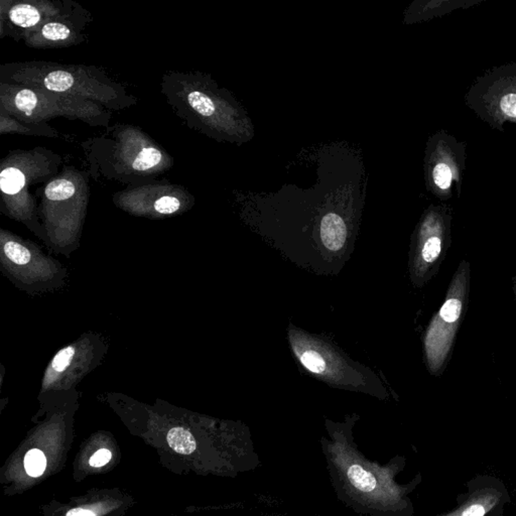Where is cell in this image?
Returning <instances> with one entry per match:
<instances>
[{
	"label": "cell",
	"instance_id": "1",
	"mask_svg": "<svg viewBox=\"0 0 516 516\" xmlns=\"http://www.w3.org/2000/svg\"><path fill=\"white\" fill-rule=\"evenodd\" d=\"M342 452H331L330 466L337 484L341 483L345 498L354 501L353 505L381 511L385 508L388 516H411L414 508L407 494L420 484L418 477L409 486L397 485L393 476L383 473V469L376 467L361 457L352 448H339Z\"/></svg>",
	"mask_w": 516,
	"mask_h": 516
},
{
	"label": "cell",
	"instance_id": "2",
	"mask_svg": "<svg viewBox=\"0 0 516 516\" xmlns=\"http://www.w3.org/2000/svg\"><path fill=\"white\" fill-rule=\"evenodd\" d=\"M0 270L18 290L29 296L61 290L69 275L66 266L37 243L4 229L0 230Z\"/></svg>",
	"mask_w": 516,
	"mask_h": 516
},
{
	"label": "cell",
	"instance_id": "3",
	"mask_svg": "<svg viewBox=\"0 0 516 516\" xmlns=\"http://www.w3.org/2000/svg\"><path fill=\"white\" fill-rule=\"evenodd\" d=\"M108 342L100 333H83L53 356L44 372L39 395L76 390L79 383L101 364Z\"/></svg>",
	"mask_w": 516,
	"mask_h": 516
},
{
	"label": "cell",
	"instance_id": "4",
	"mask_svg": "<svg viewBox=\"0 0 516 516\" xmlns=\"http://www.w3.org/2000/svg\"><path fill=\"white\" fill-rule=\"evenodd\" d=\"M510 494L501 479L479 475L467 483V490L457 498V505L437 516H504Z\"/></svg>",
	"mask_w": 516,
	"mask_h": 516
},
{
	"label": "cell",
	"instance_id": "5",
	"mask_svg": "<svg viewBox=\"0 0 516 516\" xmlns=\"http://www.w3.org/2000/svg\"><path fill=\"white\" fill-rule=\"evenodd\" d=\"M346 237V225L339 215L329 213L323 217L321 221V238L329 251H340L344 246Z\"/></svg>",
	"mask_w": 516,
	"mask_h": 516
},
{
	"label": "cell",
	"instance_id": "6",
	"mask_svg": "<svg viewBox=\"0 0 516 516\" xmlns=\"http://www.w3.org/2000/svg\"><path fill=\"white\" fill-rule=\"evenodd\" d=\"M166 441L173 451L183 455H190L197 448L196 439L193 435L182 427L172 428L168 430Z\"/></svg>",
	"mask_w": 516,
	"mask_h": 516
},
{
	"label": "cell",
	"instance_id": "7",
	"mask_svg": "<svg viewBox=\"0 0 516 516\" xmlns=\"http://www.w3.org/2000/svg\"><path fill=\"white\" fill-rule=\"evenodd\" d=\"M75 185L71 180L66 179L55 180L48 185L45 195L48 202L52 204V207L50 208H53L55 205H61V204L68 201L69 199L73 198V196L75 195ZM50 208H48V209H50Z\"/></svg>",
	"mask_w": 516,
	"mask_h": 516
},
{
	"label": "cell",
	"instance_id": "8",
	"mask_svg": "<svg viewBox=\"0 0 516 516\" xmlns=\"http://www.w3.org/2000/svg\"><path fill=\"white\" fill-rule=\"evenodd\" d=\"M25 184V173L18 168H4L0 173V188L6 196H16L22 191Z\"/></svg>",
	"mask_w": 516,
	"mask_h": 516
},
{
	"label": "cell",
	"instance_id": "9",
	"mask_svg": "<svg viewBox=\"0 0 516 516\" xmlns=\"http://www.w3.org/2000/svg\"><path fill=\"white\" fill-rule=\"evenodd\" d=\"M182 210V202L175 196L166 195L152 201L143 215L150 216H170Z\"/></svg>",
	"mask_w": 516,
	"mask_h": 516
},
{
	"label": "cell",
	"instance_id": "10",
	"mask_svg": "<svg viewBox=\"0 0 516 516\" xmlns=\"http://www.w3.org/2000/svg\"><path fill=\"white\" fill-rule=\"evenodd\" d=\"M9 20L20 27H32L41 20V13L29 4H18L9 11Z\"/></svg>",
	"mask_w": 516,
	"mask_h": 516
},
{
	"label": "cell",
	"instance_id": "11",
	"mask_svg": "<svg viewBox=\"0 0 516 516\" xmlns=\"http://www.w3.org/2000/svg\"><path fill=\"white\" fill-rule=\"evenodd\" d=\"M43 83L50 91L66 92L73 87L74 77L68 72L54 71L45 76Z\"/></svg>",
	"mask_w": 516,
	"mask_h": 516
},
{
	"label": "cell",
	"instance_id": "12",
	"mask_svg": "<svg viewBox=\"0 0 516 516\" xmlns=\"http://www.w3.org/2000/svg\"><path fill=\"white\" fill-rule=\"evenodd\" d=\"M163 161V154L156 147H145L141 150L133 163L135 171H147L154 168Z\"/></svg>",
	"mask_w": 516,
	"mask_h": 516
},
{
	"label": "cell",
	"instance_id": "13",
	"mask_svg": "<svg viewBox=\"0 0 516 516\" xmlns=\"http://www.w3.org/2000/svg\"><path fill=\"white\" fill-rule=\"evenodd\" d=\"M47 459L45 454L38 449L29 451L25 457V468L32 477H39L45 472Z\"/></svg>",
	"mask_w": 516,
	"mask_h": 516
},
{
	"label": "cell",
	"instance_id": "14",
	"mask_svg": "<svg viewBox=\"0 0 516 516\" xmlns=\"http://www.w3.org/2000/svg\"><path fill=\"white\" fill-rule=\"evenodd\" d=\"M41 34L48 41H65L70 37L71 31L66 25L61 22H50L44 25Z\"/></svg>",
	"mask_w": 516,
	"mask_h": 516
},
{
	"label": "cell",
	"instance_id": "15",
	"mask_svg": "<svg viewBox=\"0 0 516 516\" xmlns=\"http://www.w3.org/2000/svg\"><path fill=\"white\" fill-rule=\"evenodd\" d=\"M300 362L304 364V366L307 368V369H309L310 371L313 372V373L321 374L323 373L326 369L325 360H324L320 354L317 353L316 351H305V352L300 356Z\"/></svg>",
	"mask_w": 516,
	"mask_h": 516
},
{
	"label": "cell",
	"instance_id": "16",
	"mask_svg": "<svg viewBox=\"0 0 516 516\" xmlns=\"http://www.w3.org/2000/svg\"><path fill=\"white\" fill-rule=\"evenodd\" d=\"M462 304L457 298H450L441 309V318L446 323H453L459 319L461 315Z\"/></svg>",
	"mask_w": 516,
	"mask_h": 516
},
{
	"label": "cell",
	"instance_id": "17",
	"mask_svg": "<svg viewBox=\"0 0 516 516\" xmlns=\"http://www.w3.org/2000/svg\"><path fill=\"white\" fill-rule=\"evenodd\" d=\"M434 180L435 184L439 189L446 190L451 186L452 183V172H451L450 166L446 164H438L434 168Z\"/></svg>",
	"mask_w": 516,
	"mask_h": 516
},
{
	"label": "cell",
	"instance_id": "18",
	"mask_svg": "<svg viewBox=\"0 0 516 516\" xmlns=\"http://www.w3.org/2000/svg\"><path fill=\"white\" fill-rule=\"evenodd\" d=\"M442 242L439 237H430L423 245V258L425 263H432L441 253Z\"/></svg>",
	"mask_w": 516,
	"mask_h": 516
},
{
	"label": "cell",
	"instance_id": "19",
	"mask_svg": "<svg viewBox=\"0 0 516 516\" xmlns=\"http://www.w3.org/2000/svg\"><path fill=\"white\" fill-rule=\"evenodd\" d=\"M112 454L110 451L106 450V449H101L98 452L94 454L91 458H90V465L95 468H99V467L104 466L110 461Z\"/></svg>",
	"mask_w": 516,
	"mask_h": 516
},
{
	"label": "cell",
	"instance_id": "20",
	"mask_svg": "<svg viewBox=\"0 0 516 516\" xmlns=\"http://www.w3.org/2000/svg\"><path fill=\"white\" fill-rule=\"evenodd\" d=\"M501 106V110L506 115L516 118V96L515 95H509V96L504 97L502 99Z\"/></svg>",
	"mask_w": 516,
	"mask_h": 516
},
{
	"label": "cell",
	"instance_id": "21",
	"mask_svg": "<svg viewBox=\"0 0 516 516\" xmlns=\"http://www.w3.org/2000/svg\"><path fill=\"white\" fill-rule=\"evenodd\" d=\"M66 516H96V515L89 509L74 508L69 510Z\"/></svg>",
	"mask_w": 516,
	"mask_h": 516
}]
</instances>
